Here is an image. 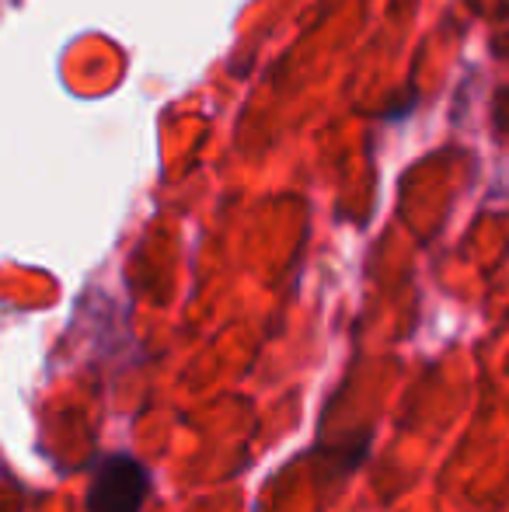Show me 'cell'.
<instances>
[{"label":"cell","instance_id":"cell-1","mask_svg":"<svg viewBox=\"0 0 509 512\" xmlns=\"http://www.w3.org/2000/svg\"><path fill=\"white\" fill-rule=\"evenodd\" d=\"M147 471L133 457H109L98 467L88 492V512H140L147 499Z\"/></svg>","mask_w":509,"mask_h":512}]
</instances>
